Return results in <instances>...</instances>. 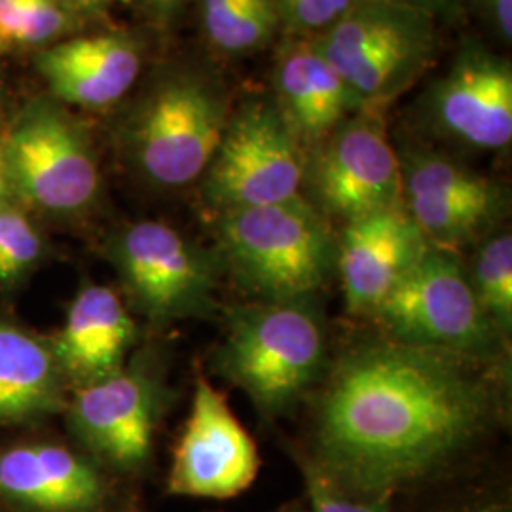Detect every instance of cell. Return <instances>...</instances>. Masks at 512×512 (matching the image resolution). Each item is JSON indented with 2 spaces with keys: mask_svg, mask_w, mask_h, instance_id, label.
I'll return each instance as SVG.
<instances>
[{
  "mask_svg": "<svg viewBox=\"0 0 512 512\" xmlns=\"http://www.w3.org/2000/svg\"><path fill=\"white\" fill-rule=\"evenodd\" d=\"M363 107L385 105L431 63L435 19L395 0H359L313 40Z\"/></svg>",
  "mask_w": 512,
  "mask_h": 512,
  "instance_id": "4",
  "label": "cell"
},
{
  "mask_svg": "<svg viewBox=\"0 0 512 512\" xmlns=\"http://www.w3.org/2000/svg\"><path fill=\"white\" fill-rule=\"evenodd\" d=\"M10 194L50 215H78L97 198L101 177L86 131L48 101L31 103L0 145Z\"/></svg>",
  "mask_w": 512,
  "mask_h": 512,
  "instance_id": "5",
  "label": "cell"
},
{
  "mask_svg": "<svg viewBox=\"0 0 512 512\" xmlns=\"http://www.w3.org/2000/svg\"><path fill=\"white\" fill-rule=\"evenodd\" d=\"M143 6H147L148 10L158 12V14H169L173 12L183 0H139Z\"/></svg>",
  "mask_w": 512,
  "mask_h": 512,
  "instance_id": "30",
  "label": "cell"
},
{
  "mask_svg": "<svg viewBox=\"0 0 512 512\" xmlns=\"http://www.w3.org/2000/svg\"><path fill=\"white\" fill-rule=\"evenodd\" d=\"M219 239L241 283L264 302L308 300L336 258L325 220L300 196L222 213Z\"/></svg>",
  "mask_w": 512,
  "mask_h": 512,
  "instance_id": "3",
  "label": "cell"
},
{
  "mask_svg": "<svg viewBox=\"0 0 512 512\" xmlns=\"http://www.w3.org/2000/svg\"><path fill=\"white\" fill-rule=\"evenodd\" d=\"M228 122L224 93L198 74H175L150 93L131 128V154L150 183L179 188L205 173Z\"/></svg>",
  "mask_w": 512,
  "mask_h": 512,
  "instance_id": "8",
  "label": "cell"
},
{
  "mask_svg": "<svg viewBox=\"0 0 512 512\" xmlns=\"http://www.w3.org/2000/svg\"><path fill=\"white\" fill-rule=\"evenodd\" d=\"M69 25L61 0H25L19 44H42L59 37Z\"/></svg>",
  "mask_w": 512,
  "mask_h": 512,
  "instance_id": "26",
  "label": "cell"
},
{
  "mask_svg": "<svg viewBox=\"0 0 512 512\" xmlns=\"http://www.w3.org/2000/svg\"><path fill=\"white\" fill-rule=\"evenodd\" d=\"M141 52L126 35H93L55 44L37 65L57 99L103 109L122 99L141 73Z\"/></svg>",
  "mask_w": 512,
  "mask_h": 512,
  "instance_id": "16",
  "label": "cell"
},
{
  "mask_svg": "<svg viewBox=\"0 0 512 512\" xmlns=\"http://www.w3.org/2000/svg\"><path fill=\"white\" fill-rule=\"evenodd\" d=\"M8 196H10V186H8V177H6L4 160H2V152H0V205L8 202Z\"/></svg>",
  "mask_w": 512,
  "mask_h": 512,
  "instance_id": "31",
  "label": "cell"
},
{
  "mask_svg": "<svg viewBox=\"0 0 512 512\" xmlns=\"http://www.w3.org/2000/svg\"><path fill=\"white\" fill-rule=\"evenodd\" d=\"M275 90L277 107L300 143H321L353 114L365 110L313 40L293 44L281 54Z\"/></svg>",
  "mask_w": 512,
  "mask_h": 512,
  "instance_id": "19",
  "label": "cell"
},
{
  "mask_svg": "<svg viewBox=\"0 0 512 512\" xmlns=\"http://www.w3.org/2000/svg\"><path fill=\"white\" fill-rule=\"evenodd\" d=\"M203 31L226 54L266 46L281 19L274 0H202Z\"/></svg>",
  "mask_w": 512,
  "mask_h": 512,
  "instance_id": "21",
  "label": "cell"
},
{
  "mask_svg": "<svg viewBox=\"0 0 512 512\" xmlns=\"http://www.w3.org/2000/svg\"><path fill=\"white\" fill-rule=\"evenodd\" d=\"M403 205L431 247L465 245L501 217L505 196L484 175L431 152H406Z\"/></svg>",
  "mask_w": 512,
  "mask_h": 512,
  "instance_id": "12",
  "label": "cell"
},
{
  "mask_svg": "<svg viewBox=\"0 0 512 512\" xmlns=\"http://www.w3.org/2000/svg\"><path fill=\"white\" fill-rule=\"evenodd\" d=\"M109 260L133 308L156 323L205 317L215 308L213 256L156 220L122 228L109 241Z\"/></svg>",
  "mask_w": 512,
  "mask_h": 512,
  "instance_id": "9",
  "label": "cell"
},
{
  "mask_svg": "<svg viewBox=\"0 0 512 512\" xmlns=\"http://www.w3.org/2000/svg\"><path fill=\"white\" fill-rule=\"evenodd\" d=\"M488 8L499 37L509 44L512 38V0H488Z\"/></svg>",
  "mask_w": 512,
  "mask_h": 512,
  "instance_id": "29",
  "label": "cell"
},
{
  "mask_svg": "<svg viewBox=\"0 0 512 512\" xmlns=\"http://www.w3.org/2000/svg\"><path fill=\"white\" fill-rule=\"evenodd\" d=\"M311 512H389V497H355L342 492L311 461L304 465Z\"/></svg>",
  "mask_w": 512,
  "mask_h": 512,
  "instance_id": "25",
  "label": "cell"
},
{
  "mask_svg": "<svg viewBox=\"0 0 512 512\" xmlns=\"http://www.w3.org/2000/svg\"><path fill=\"white\" fill-rule=\"evenodd\" d=\"M427 112L440 133L478 150H501L512 141V67L480 44L459 52L431 86Z\"/></svg>",
  "mask_w": 512,
  "mask_h": 512,
  "instance_id": "13",
  "label": "cell"
},
{
  "mask_svg": "<svg viewBox=\"0 0 512 512\" xmlns=\"http://www.w3.org/2000/svg\"><path fill=\"white\" fill-rule=\"evenodd\" d=\"M25 0H0V44H19Z\"/></svg>",
  "mask_w": 512,
  "mask_h": 512,
  "instance_id": "27",
  "label": "cell"
},
{
  "mask_svg": "<svg viewBox=\"0 0 512 512\" xmlns=\"http://www.w3.org/2000/svg\"><path fill=\"white\" fill-rule=\"evenodd\" d=\"M429 247L404 205L351 220L338 268L351 313H374Z\"/></svg>",
  "mask_w": 512,
  "mask_h": 512,
  "instance_id": "15",
  "label": "cell"
},
{
  "mask_svg": "<svg viewBox=\"0 0 512 512\" xmlns=\"http://www.w3.org/2000/svg\"><path fill=\"white\" fill-rule=\"evenodd\" d=\"M74 435L118 467H139L150 454L160 391L139 365L122 366L105 378L82 384L67 403Z\"/></svg>",
  "mask_w": 512,
  "mask_h": 512,
  "instance_id": "14",
  "label": "cell"
},
{
  "mask_svg": "<svg viewBox=\"0 0 512 512\" xmlns=\"http://www.w3.org/2000/svg\"><path fill=\"white\" fill-rule=\"evenodd\" d=\"M359 0H274L279 19L293 31L323 35Z\"/></svg>",
  "mask_w": 512,
  "mask_h": 512,
  "instance_id": "24",
  "label": "cell"
},
{
  "mask_svg": "<svg viewBox=\"0 0 512 512\" xmlns=\"http://www.w3.org/2000/svg\"><path fill=\"white\" fill-rule=\"evenodd\" d=\"M495 412L475 357L387 340L346 355L317 410V461L355 497H389L439 471Z\"/></svg>",
  "mask_w": 512,
  "mask_h": 512,
  "instance_id": "1",
  "label": "cell"
},
{
  "mask_svg": "<svg viewBox=\"0 0 512 512\" xmlns=\"http://www.w3.org/2000/svg\"><path fill=\"white\" fill-rule=\"evenodd\" d=\"M372 315L395 342L467 357L488 353L501 334L480 308L458 258L431 245Z\"/></svg>",
  "mask_w": 512,
  "mask_h": 512,
  "instance_id": "6",
  "label": "cell"
},
{
  "mask_svg": "<svg viewBox=\"0 0 512 512\" xmlns=\"http://www.w3.org/2000/svg\"><path fill=\"white\" fill-rule=\"evenodd\" d=\"M260 469L255 440L226 397L198 378L190 416L175 446L169 492L186 497L230 499L245 492Z\"/></svg>",
  "mask_w": 512,
  "mask_h": 512,
  "instance_id": "11",
  "label": "cell"
},
{
  "mask_svg": "<svg viewBox=\"0 0 512 512\" xmlns=\"http://www.w3.org/2000/svg\"><path fill=\"white\" fill-rule=\"evenodd\" d=\"M63 380L50 344L0 319V425L65 410Z\"/></svg>",
  "mask_w": 512,
  "mask_h": 512,
  "instance_id": "20",
  "label": "cell"
},
{
  "mask_svg": "<svg viewBox=\"0 0 512 512\" xmlns=\"http://www.w3.org/2000/svg\"><path fill=\"white\" fill-rule=\"evenodd\" d=\"M323 359L325 330L308 300L264 302L232 311L217 370L262 414L277 416L310 389Z\"/></svg>",
  "mask_w": 512,
  "mask_h": 512,
  "instance_id": "2",
  "label": "cell"
},
{
  "mask_svg": "<svg viewBox=\"0 0 512 512\" xmlns=\"http://www.w3.org/2000/svg\"><path fill=\"white\" fill-rule=\"evenodd\" d=\"M476 300L495 329L505 334L512 321V238L509 232L484 241L469 277Z\"/></svg>",
  "mask_w": 512,
  "mask_h": 512,
  "instance_id": "22",
  "label": "cell"
},
{
  "mask_svg": "<svg viewBox=\"0 0 512 512\" xmlns=\"http://www.w3.org/2000/svg\"><path fill=\"white\" fill-rule=\"evenodd\" d=\"M311 181L330 215L346 220L401 207L403 179L382 118L365 109L321 141Z\"/></svg>",
  "mask_w": 512,
  "mask_h": 512,
  "instance_id": "10",
  "label": "cell"
},
{
  "mask_svg": "<svg viewBox=\"0 0 512 512\" xmlns=\"http://www.w3.org/2000/svg\"><path fill=\"white\" fill-rule=\"evenodd\" d=\"M69 2H73L74 6H80V8H99L109 0H69Z\"/></svg>",
  "mask_w": 512,
  "mask_h": 512,
  "instance_id": "32",
  "label": "cell"
},
{
  "mask_svg": "<svg viewBox=\"0 0 512 512\" xmlns=\"http://www.w3.org/2000/svg\"><path fill=\"white\" fill-rule=\"evenodd\" d=\"M302 179L300 141L283 112L253 101L228 118L205 169L203 196L222 215L298 198Z\"/></svg>",
  "mask_w": 512,
  "mask_h": 512,
  "instance_id": "7",
  "label": "cell"
},
{
  "mask_svg": "<svg viewBox=\"0 0 512 512\" xmlns=\"http://www.w3.org/2000/svg\"><path fill=\"white\" fill-rule=\"evenodd\" d=\"M137 327L122 298L105 285H88L74 298L50 348L65 378L90 384L120 370Z\"/></svg>",
  "mask_w": 512,
  "mask_h": 512,
  "instance_id": "17",
  "label": "cell"
},
{
  "mask_svg": "<svg viewBox=\"0 0 512 512\" xmlns=\"http://www.w3.org/2000/svg\"><path fill=\"white\" fill-rule=\"evenodd\" d=\"M35 224L10 203L0 205V287H12L29 274L42 256Z\"/></svg>",
  "mask_w": 512,
  "mask_h": 512,
  "instance_id": "23",
  "label": "cell"
},
{
  "mask_svg": "<svg viewBox=\"0 0 512 512\" xmlns=\"http://www.w3.org/2000/svg\"><path fill=\"white\" fill-rule=\"evenodd\" d=\"M0 495L37 512H88L103 484L88 461L55 444L14 446L0 452Z\"/></svg>",
  "mask_w": 512,
  "mask_h": 512,
  "instance_id": "18",
  "label": "cell"
},
{
  "mask_svg": "<svg viewBox=\"0 0 512 512\" xmlns=\"http://www.w3.org/2000/svg\"><path fill=\"white\" fill-rule=\"evenodd\" d=\"M412 10H418L429 18H452L471 2V0H395Z\"/></svg>",
  "mask_w": 512,
  "mask_h": 512,
  "instance_id": "28",
  "label": "cell"
}]
</instances>
